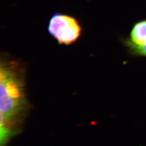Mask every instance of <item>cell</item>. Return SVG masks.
I'll use <instances>...</instances> for the list:
<instances>
[{
	"label": "cell",
	"mask_w": 146,
	"mask_h": 146,
	"mask_svg": "<svg viewBox=\"0 0 146 146\" xmlns=\"http://www.w3.org/2000/svg\"><path fill=\"white\" fill-rule=\"evenodd\" d=\"M0 145L21 131L31 106L26 92L23 64L2 54L0 63Z\"/></svg>",
	"instance_id": "1"
},
{
	"label": "cell",
	"mask_w": 146,
	"mask_h": 146,
	"mask_svg": "<svg viewBox=\"0 0 146 146\" xmlns=\"http://www.w3.org/2000/svg\"><path fill=\"white\" fill-rule=\"evenodd\" d=\"M49 34L60 45L76 43L83 34V27L74 16L57 12L51 17L48 25Z\"/></svg>",
	"instance_id": "2"
},
{
	"label": "cell",
	"mask_w": 146,
	"mask_h": 146,
	"mask_svg": "<svg viewBox=\"0 0 146 146\" xmlns=\"http://www.w3.org/2000/svg\"><path fill=\"white\" fill-rule=\"evenodd\" d=\"M130 42L136 45L146 44V20L139 21L134 25L130 33Z\"/></svg>",
	"instance_id": "3"
},
{
	"label": "cell",
	"mask_w": 146,
	"mask_h": 146,
	"mask_svg": "<svg viewBox=\"0 0 146 146\" xmlns=\"http://www.w3.org/2000/svg\"><path fill=\"white\" fill-rule=\"evenodd\" d=\"M124 44L126 47L129 48V51L131 54L136 55V56H146V44L142 46L136 45L132 43L129 40H124Z\"/></svg>",
	"instance_id": "4"
}]
</instances>
